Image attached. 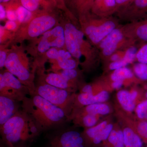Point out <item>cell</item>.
<instances>
[{
    "label": "cell",
    "instance_id": "10",
    "mask_svg": "<svg viewBox=\"0 0 147 147\" xmlns=\"http://www.w3.org/2000/svg\"><path fill=\"white\" fill-rule=\"evenodd\" d=\"M37 50L40 54H43L51 48L61 49L65 47L64 28L57 25L41 36L37 40Z\"/></svg>",
    "mask_w": 147,
    "mask_h": 147
},
{
    "label": "cell",
    "instance_id": "41",
    "mask_svg": "<svg viewBox=\"0 0 147 147\" xmlns=\"http://www.w3.org/2000/svg\"><path fill=\"white\" fill-rule=\"evenodd\" d=\"M6 18V11L4 6L2 4H0V19L1 20H4Z\"/></svg>",
    "mask_w": 147,
    "mask_h": 147
},
{
    "label": "cell",
    "instance_id": "38",
    "mask_svg": "<svg viewBox=\"0 0 147 147\" xmlns=\"http://www.w3.org/2000/svg\"><path fill=\"white\" fill-rule=\"evenodd\" d=\"M59 50L58 48H50L45 53L46 57L50 61H55L57 60L59 57Z\"/></svg>",
    "mask_w": 147,
    "mask_h": 147
},
{
    "label": "cell",
    "instance_id": "37",
    "mask_svg": "<svg viewBox=\"0 0 147 147\" xmlns=\"http://www.w3.org/2000/svg\"><path fill=\"white\" fill-rule=\"evenodd\" d=\"M21 26V24L18 21L8 20L6 22L4 27L7 30L16 32Z\"/></svg>",
    "mask_w": 147,
    "mask_h": 147
},
{
    "label": "cell",
    "instance_id": "35",
    "mask_svg": "<svg viewBox=\"0 0 147 147\" xmlns=\"http://www.w3.org/2000/svg\"><path fill=\"white\" fill-rule=\"evenodd\" d=\"M15 33L9 31L5 28L4 26H0V42L1 44L6 42L7 40L10 39L12 41L14 38Z\"/></svg>",
    "mask_w": 147,
    "mask_h": 147
},
{
    "label": "cell",
    "instance_id": "2",
    "mask_svg": "<svg viewBox=\"0 0 147 147\" xmlns=\"http://www.w3.org/2000/svg\"><path fill=\"white\" fill-rule=\"evenodd\" d=\"M41 133L28 115L21 109L0 126L1 143L9 147H29Z\"/></svg>",
    "mask_w": 147,
    "mask_h": 147
},
{
    "label": "cell",
    "instance_id": "1",
    "mask_svg": "<svg viewBox=\"0 0 147 147\" xmlns=\"http://www.w3.org/2000/svg\"><path fill=\"white\" fill-rule=\"evenodd\" d=\"M21 109L41 132L63 127L68 122V117L62 109L37 94L25 98L21 102Z\"/></svg>",
    "mask_w": 147,
    "mask_h": 147
},
{
    "label": "cell",
    "instance_id": "39",
    "mask_svg": "<svg viewBox=\"0 0 147 147\" xmlns=\"http://www.w3.org/2000/svg\"><path fill=\"white\" fill-rule=\"evenodd\" d=\"M8 50L5 49V47L3 48L1 46L0 50V67L2 69L5 66L6 61L8 55Z\"/></svg>",
    "mask_w": 147,
    "mask_h": 147
},
{
    "label": "cell",
    "instance_id": "30",
    "mask_svg": "<svg viewBox=\"0 0 147 147\" xmlns=\"http://www.w3.org/2000/svg\"><path fill=\"white\" fill-rule=\"evenodd\" d=\"M108 143L113 147H125L123 131L113 129L108 139Z\"/></svg>",
    "mask_w": 147,
    "mask_h": 147
},
{
    "label": "cell",
    "instance_id": "42",
    "mask_svg": "<svg viewBox=\"0 0 147 147\" xmlns=\"http://www.w3.org/2000/svg\"><path fill=\"white\" fill-rule=\"evenodd\" d=\"M48 1H50L54 5L58 4L59 3H58L59 2L60 3L61 0H48Z\"/></svg>",
    "mask_w": 147,
    "mask_h": 147
},
{
    "label": "cell",
    "instance_id": "16",
    "mask_svg": "<svg viewBox=\"0 0 147 147\" xmlns=\"http://www.w3.org/2000/svg\"><path fill=\"white\" fill-rule=\"evenodd\" d=\"M21 109V102L0 96V126L4 124Z\"/></svg>",
    "mask_w": 147,
    "mask_h": 147
},
{
    "label": "cell",
    "instance_id": "11",
    "mask_svg": "<svg viewBox=\"0 0 147 147\" xmlns=\"http://www.w3.org/2000/svg\"><path fill=\"white\" fill-rule=\"evenodd\" d=\"M120 22L130 23L147 18V0H134L116 13Z\"/></svg>",
    "mask_w": 147,
    "mask_h": 147
},
{
    "label": "cell",
    "instance_id": "44",
    "mask_svg": "<svg viewBox=\"0 0 147 147\" xmlns=\"http://www.w3.org/2000/svg\"><path fill=\"white\" fill-rule=\"evenodd\" d=\"M145 97L147 98V88L145 90Z\"/></svg>",
    "mask_w": 147,
    "mask_h": 147
},
{
    "label": "cell",
    "instance_id": "6",
    "mask_svg": "<svg viewBox=\"0 0 147 147\" xmlns=\"http://www.w3.org/2000/svg\"><path fill=\"white\" fill-rule=\"evenodd\" d=\"M57 19L50 10L34 13L31 20L22 24L15 33L11 42H21L26 39H35L57 26Z\"/></svg>",
    "mask_w": 147,
    "mask_h": 147
},
{
    "label": "cell",
    "instance_id": "47",
    "mask_svg": "<svg viewBox=\"0 0 147 147\" xmlns=\"http://www.w3.org/2000/svg\"><path fill=\"white\" fill-rule=\"evenodd\" d=\"M146 147H147V144L146 146Z\"/></svg>",
    "mask_w": 147,
    "mask_h": 147
},
{
    "label": "cell",
    "instance_id": "18",
    "mask_svg": "<svg viewBox=\"0 0 147 147\" xmlns=\"http://www.w3.org/2000/svg\"><path fill=\"white\" fill-rule=\"evenodd\" d=\"M138 50L136 45L129 47L127 49L125 55L120 60L106 64V70L113 71L133 63L136 61V54Z\"/></svg>",
    "mask_w": 147,
    "mask_h": 147
},
{
    "label": "cell",
    "instance_id": "24",
    "mask_svg": "<svg viewBox=\"0 0 147 147\" xmlns=\"http://www.w3.org/2000/svg\"><path fill=\"white\" fill-rule=\"evenodd\" d=\"M122 131L125 147H143V140L133 127H125Z\"/></svg>",
    "mask_w": 147,
    "mask_h": 147
},
{
    "label": "cell",
    "instance_id": "5",
    "mask_svg": "<svg viewBox=\"0 0 147 147\" xmlns=\"http://www.w3.org/2000/svg\"><path fill=\"white\" fill-rule=\"evenodd\" d=\"M5 67L28 88L30 95L35 94V73L36 68L31 66L23 49L15 47L8 50Z\"/></svg>",
    "mask_w": 147,
    "mask_h": 147
},
{
    "label": "cell",
    "instance_id": "23",
    "mask_svg": "<svg viewBox=\"0 0 147 147\" xmlns=\"http://www.w3.org/2000/svg\"><path fill=\"white\" fill-rule=\"evenodd\" d=\"M18 3L27 9L35 13L43 10H50L54 5L48 0H17Z\"/></svg>",
    "mask_w": 147,
    "mask_h": 147
},
{
    "label": "cell",
    "instance_id": "21",
    "mask_svg": "<svg viewBox=\"0 0 147 147\" xmlns=\"http://www.w3.org/2000/svg\"><path fill=\"white\" fill-rule=\"evenodd\" d=\"M1 73L2 74L4 82L6 86L16 90L25 96H28L30 95L28 88L22 84L21 81L13 74L6 69Z\"/></svg>",
    "mask_w": 147,
    "mask_h": 147
},
{
    "label": "cell",
    "instance_id": "12",
    "mask_svg": "<svg viewBox=\"0 0 147 147\" xmlns=\"http://www.w3.org/2000/svg\"><path fill=\"white\" fill-rule=\"evenodd\" d=\"M125 35L136 42H147V18L121 25Z\"/></svg>",
    "mask_w": 147,
    "mask_h": 147
},
{
    "label": "cell",
    "instance_id": "3",
    "mask_svg": "<svg viewBox=\"0 0 147 147\" xmlns=\"http://www.w3.org/2000/svg\"><path fill=\"white\" fill-rule=\"evenodd\" d=\"M65 49L72 57L78 61L83 69L90 70L95 66L100 60V54L96 47L87 40L81 30L79 24L72 21L65 24Z\"/></svg>",
    "mask_w": 147,
    "mask_h": 147
},
{
    "label": "cell",
    "instance_id": "29",
    "mask_svg": "<svg viewBox=\"0 0 147 147\" xmlns=\"http://www.w3.org/2000/svg\"><path fill=\"white\" fill-rule=\"evenodd\" d=\"M114 129V125L109 123L105 128L102 130L97 136L89 142L85 144L86 147L90 146L91 145L99 144L101 142L108 140L110 133Z\"/></svg>",
    "mask_w": 147,
    "mask_h": 147
},
{
    "label": "cell",
    "instance_id": "22",
    "mask_svg": "<svg viewBox=\"0 0 147 147\" xmlns=\"http://www.w3.org/2000/svg\"><path fill=\"white\" fill-rule=\"evenodd\" d=\"M73 111L100 117L101 116L107 115L110 114L111 112V108L110 105L106 102H101L75 108L72 110V111Z\"/></svg>",
    "mask_w": 147,
    "mask_h": 147
},
{
    "label": "cell",
    "instance_id": "15",
    "mask_svg": "<svg viewBox=\"0 0 147 147\" xmlns=\"http://www.w3.org/2000/svg\"><path fill=\"white\" fill-rule=\"evenodd\" d=\"M110 98L108 91L103 90L96 94L79 93L75 94L73 109L95 103L105 102Z\"/></svg>",
    "mask_w": 147,
    "mask_h": 147
},
{
    "label": "cell",
    "instance_id": "28",
    "mask_svg": "<svg viewBox=\"0 0 147 147\" xmlns=\"http://www.w3.org/2000/svg\"><path fill=\"white\" fill-rule=\"evenodd\" d=\"M109 123L108 120H104L97 124L92 127L85 129L84 132L82 133L85 141V144L89 142L99 134Z\"/></svg>",
    "mask_w": 147,
    "mask_h": 147
},
{
    "label": "cell",
    "instance_id": "32",
    "mask_svg": "<svg viewBox=\"0 0 147 147\" xmlns=\"http://www.w3.org/2000/svg\"><path fill=\"white\" fill-rule=\"evenodd\" d=\"M138 120L147 121V98H145L138 103L134 111Z\"/></svg>",
    "mask_w": 147,
    "mask_h": 147
},
{
    "label": "cell",
    "instance_id": "20",
    "mask_svg": "<svg viewBox=\"0 0 147 147\" xmlns=\"http://www.w3.org/2000/svg\"><path fill=\"white\" fill-rule=\"evenodd\" d=\"M117 98L121 107L124 111L128 113L134 112L138 104L129 90H121L117 94Z\"/></svg>",
    "mask_w": 147,
    "mask_h": 147
},
{
    "label": "cell",
    "instance_id": "17",
    "mask_svg": "<svg viewBox=\"0 0 147 147\" xmlns=\"http://www.w3.org/2000/svg\"><path fill=\"white\" fill-rule=\"evenodd\" d=\"M116 0H95L91 12L102 17L113 16L117 12Z\"/></svg>",
    "mask_w": 147,
    "mask_h": 147
},
{
    "label": "cell",
    "instance_id": "43",
    "mask_svg": "<svg viewBox=\"0 0 147 147\" xmlns=\"http://www.w3.org/2000/svg\"><path fill=\"white\" fill-rule=\"evenodd\" d=\"M11 1H12V0H0V3H1V4H5Z\"/></svg>",
    "mask_w": 147,
    "mask_h": 147
},
{
    "label": "cell",
    "instance_id": "4",
    "mask_svg": "<svg viewBox=\"0 0 147 147\" xmlns=\"http://www.w3.org/2000/svg\"><path fill=\"white\" fill-rule=\"evenodd\" d=\"M78 21L85 37L96 47L112 31L121 25L117 17H100L92 13L78 18Z\"/></svg>",
    "mask_w": 147,
    "mask_h": 147
},
{
    "label": "cell",
    "instance_id": "34",
    "mask_svg": "<svg viewBox=\"0 0 147 147\" xmlns=\"http://www.w3.org/2000/svg\"><path fill=\"white\" fill-rule=\"evenodd\" d=\"M136 61L139 63L147 64V42L142 44L138 49Z\"/></svg>",
    "mask_w": 147,
    "mask_h": 147
},
{
    "label": "cell",
    "instance_id": "36",
    "mask_svg": "<svg viewBox=\"0 0 147 147\" xmlns=\"http://www.w3.org/2000/svg\"><path fill=\"white\" fill-rule=\"evenodd\" d=\"M128 49V48H127ZM126 50H120L117 51L111 55L108 59L104 62L105 64L115 62L120 60L121 59L124 57L126 52Z\"/></svg>",
    "mask_w": 147,
    "mask_h": 147
},
{
    "label": "cell",
    "instance_id": "8",
    "mask_svg": "<svg viewBox=\"0 0 147 147\" xmlns=\"http://www.w3.org/2000/svg\"><path fill=\"white\" fill-rule=\"evenodd\" d=\"M121 25L112 31L96 46L99 51L100 60L104 62L115 52L126 50L137 44L135 41L125 35Z\"/></svg>",
    "mask_w": 147,
    "mask_h": 147
},
{
    "label": "cell",
    "instance_id": "31",
    "mask_svg": "<svg viewBox=\"0 0 147 147\" xmlns=\"http://www.w3.org/2000/svg\"><path fill=\"white\" fill-rule=\"evenodd\" d=\"M132 70L138 79L147 83V64L137 62L133 65Z\"/></svg>",
    "mask_w": 147,
    "mask_h": 147
},
{
    "label": "cell",
    "instance_id": "45",
    "mask_svg": "<svg viewBox=\"0 0 147 147\" xmlns=\"http://www.w3.org/2000/svg\"><path fill=\"white\" fill-rule=\"evenodd\" d=\"M62 1H64L65 3H67L69 4V2H70V1H71V0H62Z\"/></svg>",
    "mask_w": 147,
    "mask_h": 147
},
{
    "label": "cell",
    "instance_id": "27",
    "mask_svg": "<svg viewBox=\"0 0 147 147\" xmlns=\"http://www.w3.org/2000/svg\"><path fill=\"white\" fill-rule=\"evenodd\" d=\"M11 2L16 10L17 21L21 25L26 24L31 20L34 13L21 5L17 0H12Z\"/></svg>",
    "mask_w": 147,
    "mask_h": 147
},
{
    "label": "cell",
    "instance_id": "19",
    "mask_svg": "<svg viewBox=\"0 0 147 147\" xmlns=\"http://www.w3.org/2000/svg\"><path fill=\"white\" fill-rule=\"evenodd\" d=\"M95 0H71L69 5L74 15L78 19L91 13Z\"/></svg>",
    "mask_w": 147,
    "mask_h": 147
},
{
    "label": "cell",
    "instance_id": "46",
    "mask_svg": "<svg viewBox=\"0 0 147 147\" xmlns=\"http://www.w3.org/2000/svg\"><path fill=\"white\" fill-rule=\"evenodd\" d=\"M1 147H9L6 145L3 144L2 143H1Z\"/></svg>",
    "mask_w": 147,
    "mask_h": 147
},
{
    "label": "cell",
    "instance_id": "33",
    "mask_svg": "<svg viewBox=\"0 0 147 147\" xmlns=\"http://www.w3.org/2000/svg\"><path fill=\"white\" fill-rule=\"evenodd\" d=\"M133 128L142 138L143 142L147 144V121H136L134 122Z\"/></svg>",
    "mask_w": 147,
    "mask_h": 147
},
{
    "label": "cell",
    "instance_id": "14",
    "mask_svg": "<svg viewBox=\"0 0 147 147\" xmlns=\"http://www.w3.org/2000/svg\"><path fill=\"white\" fill-rule=\"evenodd\" d=\"M100 79L106 82L120 81L123 82L124 86H126L133 84H144L137 78L132 69L127 67L113 70L109 75Z\"/></svg>",
    "mask_w": 147,
    "mask_h": 147
},
{
    "label": "cell",
    "instance_id": "25",
    "mask_svg": "<svg viewBox=\"0 0 147 147\" xmlns=\"http://www.w3.org/2000/svg\"><path fill=\"white\" fill-rule=\"evenodd\" d=\"M53 63L51 67L52 71L77 69L79 64L78 61L74 57L63 59L58 58L57 60L51 61Z\"/></svg>",
    "mask_w": 147,
    "mask_h": 147
},
{
    "label": "cell",
    "instance_id": "7",
    "mask_svg": "<svg viewBox=\"0 0 147 147\" xmlns=\"http://www.w3.org/2000/svg\"><path fill=\"white\" fill-rule=\"evenodd\" d=\"M35 94L62 109L68 119L73 109L75 93L57 88L47 84L40 76L35 82Z\"/></svg>",
    "mask_w": 147,
    "mask_h": 147
},
{
    "label": "cell",
    "instance_id": "13",
    "mask_svg": "<svg viewBox=\"0 0 147 147\" xmlns=\"http://www.w3.org/2000/svg\"><path fill=\"white\" fill-rule=\"evenodd\" d=\"M37 69H38V70L36 71L38 76L47 84L71 92L75 93L79 88V86L69 82L58 71H51L45 74L42 67Z\"/></svg>",
    "mask_w": 147,
    "mask_h": 147
},
{
    "label": "cell",
    "instance_id": "9",
    "mask_svg": "<svg viewBox=\"0 0 147 147\" xmlns=\"http://www.w3.org/2000/svg\"><path fill=\"white\" fill-rule=\"evenodd\" d=\"M45 147H86L82 133L65 126L49 131Z\"/></svg>",
    "mask_w": 147,
    "mask_h": 147
},
{
    "label": "cell",
    "instance_id": "26",
    "mask_svg": "<svg viewBox=\"0 0 147 147\" xmlns=\"http://www.w3.org/2000/svg\"><path fill=\"white\" fill-rule=\"evenodd\" d=\"M0 96H4L22 102L27 96L5 84L2 74H0Z\"/></svg>",
    "mask_w": 147,
    "mask_h": 147
},
{
    "label": "cell",
    "instance_id": "40",
    "mask_svg": "<svg viewBox=\"0 0 147 147\" xmlns=\"http://www.w3.org/2000/svg\"><path fill=\"white\" fill-rule=\"evenodd\" d=\"M133 1L134 0H116L118 11L122 7L127 5Z\"/></svg>",
    "mask_w": 147,
    "mask_h": 147
}]
</instances>
